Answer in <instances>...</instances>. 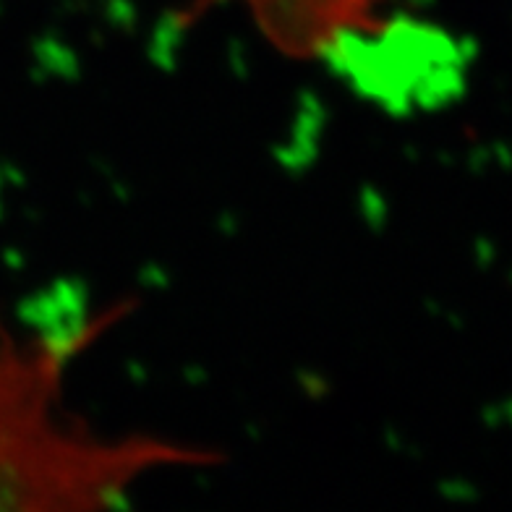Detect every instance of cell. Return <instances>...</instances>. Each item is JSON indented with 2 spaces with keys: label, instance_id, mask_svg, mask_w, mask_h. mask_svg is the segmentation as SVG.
<instances>
[{
  "label": "cell",
  "instance_id": "obj_1",
  "mask_svg": "<svg viewBox=\"0 0 512 512\" xmlns=\"http://www.w3.org/2000/svg\"><path fill=\"white\" fill-rule=\"evenodd\" d=\"M126 311L118 304L32 337L0 327V512L118 510L157 473L225 460L217 447L162 434L92 432L63 411L71 364Z\"/></svg>",
  "mask_w": 512,
  "mask_h": 512
},
{
  "label": "cell",
  "instance_id": "obj_2",
  "mask_svg": "<svg viewBox=\"0 0 512 512\" xmlns=\"http://www.w3.org/2000/svg\"><path fill=\"white\" fill-rule=\"evenodd\" d=\"M259 34L296 61H327L382 29L377 0H241Z\"/></svg>",
  "mask_w": 512,
  "mask_h": 512
}]
</instances>
